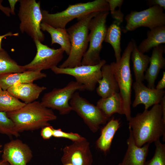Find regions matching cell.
<instances>
[{
  "label": "cell",
  "mask_w": 165,
  "mask_h": 165,
  "mask_svg": "<svg viewBox=\"0 0 165 165\" xmlns=\"http://www.w3.org/2000/svg\"><path fill=\"white\" fill-rule=\"evenodd\" d=\"M163 112L160 104L155 105L149 110H145L142 113L130 118L129 128L132 132L136 145L141 147L150 144L163 136L165 141V122L162 118Z\"/></svg>",
  "instance_id": "cell-1"
},
{
  "label": "cell",
  "mask_w": 165,
  "mask_h": 165,
  "mask_svg": "<svg viewBox=\"0 0 165 165\" xmlns=\"http://www.w3.org/2000/svg\"><path fill=\"white\" fill-rule=\"evenodd\" d=\"M6 113L19 133L50 125L49 122L57 118L52 109L45 107L38 101L26 104L19 110Z\"/></svg>",
  "instance_id": "cell-2"
},
{
  "label": "cell",
  "mask_w": 165,
  "mask_h": 165,
  "mask_svg": "<svg viewBox=\"0 0 165 165\" xmlns=\"http://www.w3.org/2000/svg\"><path fill=\"white\" fill-rule=\"evenodd\" d=\"M99 12L88 14L66 29L71 43L70 52L67 58L59 67L72 68L81 65L82 59L87 50L89 43V23Z\"/></svg>",
  "instance_id": "cell-3"
},
{
  "label": "cell",
  "mask_w": 165,
  "mask_h": 165,
  "mask_svg": "<svg viewBox=\"0 0 165 165\" xmlns=\"http://www.w3.org/2000/svg\"><path fill=\"white\" fill-rule=\"evenodd\" d=\"M109 11L106 0H95L69 5L65 10L54 13L41 9L42 22L55 28H65L67 24L75 18L78 20L92 13Z\"/></svg>",
  "instance_id": "cell-4"
},
{
  "label": "cell",
  "mask_w": 165,
  "mask_h": 165,
  "mask_svg": "<svg viewBox=\"0 0 165 165\" xmlns=\"http://www.w3.org/2000/svg\"><path fill=\"white\" fill-rule=\"evenodd\" d=\"M133 49L131 39L124 50L119 62H112L110 64L118 85L119 93L123 102L124 115L128 121L131 117L130 105L133 80L130 60Z\"/></svg>",
  "instance_id": "cell-5"
},
{
  "label": "cell",
  "mask_w": 165,
  "mask_h": 165,
  "mask_svg": "<svg viewBox=\"0 0 165 165\" xmlns=\"http://www.w3.org/2000/svg\"><path fill=\"white\" fill-rule=\"evenodd\" d=\"M109 13L108 11L99 12L90 20L89 47L83 56L81 65H94L100 62V53L107 29L106 22Z\"/></svg>",
  "instance_id": "cell-6"
},
{
  "label": "cell",
  "mask_w": 165,
  "mask_h": 165,
  "mask_svg": "<svg viewBox=\"0 0 165 165\" xmlns=\"http://www.w3.org/2000/svg\"><path fill=\"white\" fill-rule=\"evenodd\" d=\"M18 16L20 21V31L26 33L33 40L42 42L45 35L42 31L40 24L42 20L40 2L35 0H20Z\"/></svg>",
  "instance_id": "cell-7"
},
{
  "label": "cell",
  "mask_w": 165,
  "mask_h": 165,
  "mask_svg": "<svg viewBox=\"0 0 165 165\" xmlns=\"http://www.w3.org/2000/svg\"><path fill=\"white\" fill-rule=\"evenodd\" d=\"M85 90L82 84L71 81L63 88H54L45 94L40 102L45 107L58 111L61 115H67L72 111L69 102L73 94L78 90Z\"/></svg>",
  "instance_id": "cell-8"
},
{
  "label": "cell",
  "mask_w": 165,
  "mask_h": 165,
  "mask_svg": "<svg viewBox=\"0 0 165 165\" xmlns=\"http://www.w3.org/2000/svg\"><path fill=\"white\" fill-rule=\"evenodd\" d=\"M164 9L158 6H153L143 10L131 11L125 19L126 24L124 33L132 31L141 27H147L150 30L159 26H165Z\"/></svg>",
  "instance_id": "cell-9"
},
{
  "label": "cell",
  "mask_w": 165,
  "mask_h": 165,
  "mask_svg": "<svg viewBox=\"0 0 165 165\" xmlns=\"http://www.w3.org/2000/svg\"><path fill=\"white\" fill-rule=\"evenodd\" d=\"M69 104L72 110L76 112L93 133L96 132L100 125L105 124L109 119L96 105L81 96L77 91L73 94Z\"/></svg>",
  "instance_id": "cell-10"
},
{
  "label": "cell",
  "mask_w": 165,
  "mask_h": 165,
  "mask_svg": "<svg viewBox=\"0 0 165 165\" xmlns=\"http://www.w3.org/2000/svg\"><path fill=\"white\" fill-rule=\"evenodd\" d=\"M105 60L94 65H82L72 68H61L57 66L51 69L56 74H65L74 77L76 81L83 85L85 90L92 91L102 78L101 68L106 64Z\"/></svg>",
  "instance_id": "cell-11"
},
{
  "label": "cell",
  "mask_w": 165,
  "mask_h": 165,
  "mask_svg": "<svg viewBox=\"0 0 165 165\" xmlns=\"http://www.w3.org/2000/svg\"><path fill=\"white\" fill-rule=\"evenodd\" d=\"M37 49V53L30 63L23 66L26 70L35 71L52 69L57 66L64 57V51L61 48H50L37 40H34Z\"/></svg>",
  "instance_id": "cell-12"
},
{
  "label": "cell",
  "mask_w": 165,
  "mask_h": 165,
  "mask_svg": "<svg viewBox=\"0 0 165 165\" xmlns=\"http://www.w3.org/2000/svg\"><path fill=\"white\" fill-rule=\"evenodd\" d=\"M61 160L63 165L70 163L73 165H92L93 155L90 143L86 139L73 142L65 147Z\"/></svg>",
  "instance_id": "cell-13"
},
{
  "label": "cell",
  "mask_w": 165,
  "mask_h": 165,
  "mask_svg": "<svg viewBox=\"0 0 165 165\" xmlns=\"http://www.w3.org/2000/svg\"><path fill=\"white\" fill-rule=\"evenodd\" d=\"M2 160L9 165H27L33 157L29 146L19 139L12 140L4 145Z\"/></svg>",
  "instance_id": "cell-14"
},
{
  "label": "cell",
  "mask_w": 165,
  "mask_h": 165,
  "mask_svg": "<svg viewBox=\"0 0 165 165\" xmlns=\"http://www.w3.org/2000/svg\"><path fill=\"white\" fill-rule=\"evenodd\" d=\"M132 88L134 92V99L132 106L135 108L138 105L142 104L145 110H148L153 105L160 104L165 95V91L155 88H150L146 86L142 82H134Z\"/></svg>",
  "instance_id": "cell-15"
},
{
  "label": "cell",
  "mask_w": 165,
  "mask_h": 165,
  "mask_svg": "<svg viewBox=\"0 0 165 165\" xmlns=\"http://www.w3.org/2000/svg\"><path fill=\"white\" fill-rule=\"evenodd\" d=\"M46 76V74L39 70L5 74L0 75V87L2 90H6L16 84L33 82Z\"/></svg>",
  "instance_id": "cell-16"
},
{
  "label": "cell",
  "mask_w": 165,
  "mask_h": 165,
  "mask_svg": "<svg viewBox=\"0 0 165 165\" xmlns=\"http://www.w3.org/2000/svg\"><path fill=\"white\" fill-rule=\"evenodd\" d=\"M127 140V148L120 165H145L149 150L150 144L146 143L141 147L136 145L131 130Z\"/></svg>",
  "instance_id": "cell-17"
},
{
  "label": "cell",
  "mask_w": 165,
  "mask_h": 165,
  "mask_svg": "<svg viewBox=\"0 0 165 165\" xmlns=\"http://www.w3.org/2000/svg\"><path fill=\"white\" fill-rule=\"evenodd\" d=\"M165 46L162 44L153 49L150 57L149 66L145 72V79L148 82L147 87L155 88V81L161 69L165 67V59L163 56L165 53Z\"/></svg>",
  "instance_id": "cell-18"
},
{
  "label": "cell",
  "mask_w": 165,
  "mask_h": 165,
  "mask_svg": "<svg viewBox=\"0 0 165 165\" xmlns=\"http://www.w3.org/2000/svg\"><path fill=\"white\" fill-rule=\"evenodd\" d=\"M46 89L45 86H39L31 82L16 84L9 88L7 90L13 96L28 104L38 99L40 94Z\"/></svg>",
  "instance_id": "cell-19"
},
{
  "label": "cell",
  "mask_w": 165,
  "mask_h": 165,
  "mask_svg": "<svg viewBox=\"0 0 165 165\" xmlns=\"http://www.w3.org/2000/svg\"><path fill=\"white\" fill-rule=\"evenodd\" d=\"M101 71L102 78L98 81V86L96 88L98 95L101 98H106L119 93L118 85L110 64H104Z\"/></svg>",
  "instance_id": "cell-20"
},
{
  "label": "cell",
  "mask_w": 165,
  "mask_h": 165,
  "mask_svg": "<svg viewBox=\"0 0 165 165\" xmlns=\"http://www.w3.org/2000/svg\"><path fill=\"white\" fill-rule=\"evenodd\" d=\"M133 49L130 58L132 61L133 69L135 82H142L145 80L144 72L146 71L150 62V57L141 52L138 48L135 40L132 39Z\"/></svg>",
  "instance_id": "cell-21"
},
{
  "label": "cell",
  "mask_w": 165,
  "mask_h": 165,
  "mask_svg": "<svg viewBox=\"0 0 165 165\" xmlns=\"http://www.w3.org/2000/svg\"><path fill=\"white\" fill-rule=\"evenodd\" d=\"M96 106L109 119L116 113L124 115L123 101L119 93L101 98L97 101Z\"/></svg>",
  "instance_id": "cell-22"
},
{
  "label": "cell",
  "mask_w": 165,
  "mask_h": 165,
  "mask_svg": "<svg viewBox=\"0 0 165 165\" xmlns=\"http://www.w3.org/2000/svg\"><path fill=\"white\" fill-rule=\"evenodd\" d=\"M147 38L138 46V50L144 53L165 43V26H159L148 31Z\"/></svg>",
  "instance_id": "cell-23"
},
{
  "label": "cell",
  "mask_w": 165,
  "mask_h": 165,
  "mask_svg": "<svg viewBox=\"0 0 165 165\" xmlns=\"http://www.w3.org/2000/svg\"><path fill=\"white\" fill-rule=\"evenodd\" d=\"M40 28L41 30L50 34L51 38V45L55 43L59 44L68 56L70 52L71 43L66 29L55 28L44 22L41 23Z\"/></svg>",
  "instance_id": "cell-24"
},
{
  "label": "cell",
  "mask_w": 165,
  "mask_h": 165,
  "mask_svg": "<svg viewBox=\"0 0 165 165\" xmlns=\"http://www.w3.org/2000/svg\"><path fill=\"white\" fill-rule=\"evenodd\" d=\"M120 127L119 120L113 118L101 129L100 136L96 141L99 149L105 153L109 150L113 137Z\"/></svg>",
  "instance_id": "cell-25"
},
{
  "label": "cell",
  "mask_w": 165,
  "mask_h": 165,
  "mask_svg": "<svg viewBox=\"0 0 165 165\" xmlns=\"http://www.w3.org/2000/svg\"><path fill=\"white\" fill-rule=\"evenodd\" d=\"M120 24L115 20L111 24L107 29L104 41L110 44L113 48L116 63L119 62L121 57L120 41L122 29Z\"/></svg>",
  "instance_id": "cell-26"
},
{
  "label": "cell",
  "mask_w": 165,
  "mask_h": 165,
  "mask_svg": "<svg viewBox=\"0 0 165 165\" xmlns=\"http://www.w3.org/2000/svg\"><path fill=\"white\" fill-rule=\"evenodd\" d=\"M7 90L0 92V112H8L17 110L26 105Z\"/></svg>",
  "instance_id": "cell-27"
},
{
  "label": "cell",
  "mask_w": 165,
  "mask_h": 165,
  "mask_svg": "<svg viewBox=\"0 0 165 165\" xmlns=\"http://www.w3.org/2000/svg\"><path fill=\"white\" fill-rule=\"evenodd\" d=\"M25 71L23 66L18 64L5 50L0 51V75Z\"/></svg>",
  "instance_id": "cell-28"
},
{
  "label": "cell",
  "mask_w": 165,
  "mask_h": 165,
  "mask_svg": "<svg viewBox=\"0 0 165 165\" xmlns=\"http://www.w3.org/2000/svg\"><path fill=\"white\" fill-rule=\"evenodd\" d=\"M0 134L10 137L20 136L19 133L16 130L13 123L4 112H0Z\"/></svg>",
  "instance_id": "cell-29"
},
{
  "label": "cell",
  "mask_w": 165,
  "mask_h": 165,
  "mask_svg": "<svg viewBox=\"0 0 165 165\" xmlns=\"http://www.w3.org/2000/svg\"><path fill=\"white\" fill-rule=\"evenodd\" d=\"M156 149L153 157L146 161L145 165H165V145L160 139L154 142Z\"/></svg>",
  "instance_id": "cell-30"
},
{
  "label": "cell",
  "mask_w": 165,
  "mask_h": 165,
  "mask_svg": "<svg viewBox=\"0 0 165 165\" xmlns=\"http://www.w3.org/2000/svg\"><path fill=\"white\" fill-rule=\"evenodd\" d=\"M109 6L112 17L120 23L123 20L124 14L121 8L123 2V0H106Z\"/></svg>",
  "instance_id": "cell-31"
},
{
  "label": "cell",
  "mask_w": 165,
  "mask_h": 165,
  "mask_svg": "<svg viewBox=\"0 0 165 165\" xmlns=\"http://www.w3.org/2000/svg\"><path fill=\"white\" fill-rule=\"evenodd\" d=\"M53 136L55 138H67L73 142L80 141L86 139L78 133L66 132L62 131L61 129L54 128Z\"/></svg>",
  "instance_id": "cell-32"
},
{
  "label": "cell",
  "mask_w": 165,
  "mask_h": 165,
  "mask_svg": "<svg viewBox=\"0 0 165 165\" xmlns=\"http://www.w3.org/2000/svg\"><path fill=\"white\" fill-rule=\"evenodd\" d=\"M54 128L50 125L43 127L41 128L40 135L44 140H48L53 136Z\"/></svg>",
  "instance_id": "cell-33"
},
{
  "label": "cell",
  "mask_w": 165,
  "mask_h": 165,
  "mask_svg": "<svg viewBox=\"0 0 165 165\" xmlns=\"http://www.w3.org/2000/svg\"><path fill=\"white\" fill-rule=\"evenodd\" d=\"M147 4L149 7L153 6H158L164 9H165V0H149L147 1Z\"/></svg>",
  "instance_id": "cell-34"
},
{
  "label": "cell",
  "mask_w": 165,
  "mask_h": 165,
  "mask_svg": "<svg viewBox=\"0 0 165 165\" xmlns=\"http://www.w3.org/2000/svg\"><path fill=\"white\" fill-rule=\"evenodd\" d=\"M156 89L159 90H163L165 88V72L163 71L161 79L158 82Z\"/></svg>",
  "instance_id": "cell-35"
},
{
  "label": "cell",
  "mask_w": 165,
  "mask_h": 165,
  "mask_svg": "<svg viewBox=\"0 0 165 165\" xmlns=\"http://www.w3.org/2000/svg\"><path fill=\"white\" fill-rule=\"evenodd\" d=\"M19 35V34L18 33H13L12 32L9 31L4 35H0V51L3 50H4L2 48V42L3 38L7 36H18Z\"/></svg>",
  "instance_id": "cell-36"
},
{
  "label": "cell",
  "mask_w": 165,
  "mask_h": 165,
  "mask_svg": "<svg viewBox=\"0 0 165 165\" xmlns=\"http://www.w3.org/2000/svg\"><path fill=\"white\" fill-rule=\"evenodd\" d=\"M3 0H0V10H1L7 16L9 17L10 16L11 10L9 7H5L2 5V2Z\"/></svg>",
  "instance_id": "cell-37"
},
{
  "label": "cell",
  "mask_w": 165,
  "mask_h": 165,
  "mask_svg": "<svg viewBox=\"0 0 165 165\" xmlns=\"http://www.w3.org/2000/svg\"><path fill=\"white\" fill-rule=\"evenodd\" d=\"M18 0H9L10 7H9L11 10V14L13 15L15 14V6L17 2H19Z\"/></svg>",
  "instance_id": "cell-38"
},
{
  "label": "cell",
  "mask_w": 165,
  "mask_h": 165,
  "mask_svg": "<svg viewBox=\"0 0 165 165\" xmlns=\"http://www.w3.org/2000/svg\"><path fill=\"white\" fill-rule=\"evenodd\" d=\"M160 104L163 112V119L165 122V95L161 99Z\"/></svg>",
  "instance_id": "cell-39"
},
{
  "label": "cell",
  "mask_w": 165,
  "mask_h": 165,
  "mask_svg": "<svg viewBox=\"0 0 165 165\" xmlns=\"http://www.w3.org/2000/svg\"><path fill=\"white\" fill-rule=\"evenodd\" d=\"M0 165H9V164L7 162L2 159L0 160Z\"/></svg>",
  "instance_id": "cell-40"
},
{
  "label": "cell",
  "mask_w": 165,
  "mask_h": 165,
  "mask_svg": "<svg viewBox=\"0 0 165 165\" xmlns=\"http://www.w3.org/2000/svg\"><path fill=\"white\" fill-rule=\"evenodd\" d=\"M64 165H73L72 164L70 163H67L66 164H65Z\"/></svg>",
  "instance_id": "cell-41"
},
{
  "label": "cell",
  "mask_w": 165,
  "mask_h": 165,
  "mask_svg": "<svg viewBox=\"0 0 165 165\" xmlns=\"http://www.w3.org/2000/svg\"><path fill=\"white\" fill-rule=\"evenodd\" d=\"M2 89H1V88L0 87V92L2 91Z\"/></svg>",
  "instance_id": "cell-42"
},
{
  "label": "cell",
  "mask_w": 165,
  "mask_h": 165,
  "mask_svg": "<svg viewBox=\"0 0 165 165\" xmlns=\"http://www.w3.org/2000/svg\"><path fill=\"white\" fill-rule=\"evenodd\" d=\"M1 146H2V145H0V148ZM2 151H1V150H0V153L1 152H2Z\"/></svg>",
  "instance_id": "cell-43"
},
{
  "label": "cell",
  "mask_w": 165,
  "mask_h": 165,
  "mask_svg": "<svg viewBox=\"0 0 165 165\" xmlns=\"http://www.w3.org/2000/svg\"><path fill=\"white\" fill-rule=\"evenodd\" d=\"M118 165H120V164H119H119H118Z\"/></svg>",
  "instance_id": "cell-44"
}]
</instances>
